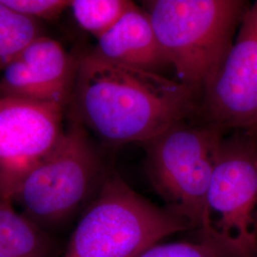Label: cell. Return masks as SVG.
Segmentation results:
<instances>
[{"instance_id":"6da1fadb","label":"cell","mask_w":257,"mask_h":257,"mask_svg":"<svg viewBox=\"0 0 257 257\" xmlns=\"http://www.w3.org/2000/svg\"><path fill=\"white\" fill-rule=\"evenodd\" d=\"M198 103V93L177 80L112 63L90 51L78 56L65 114L107 144H144L199 112Z\"/></svg>"},{"instance_id":"7a4b0ae2","label":"cell","mask_w":257,"mask_h":257,"mask_svg":"<svg viewBox=\"0 0 257 257\" xmlns=\"http://www.w3.org/2000/svg\"><path fill=\"white\" fill-rule=\"evenodd\" d=\"M249 3L151 0L144 8L177 81L202 95L229 55Z\"/></svg>"},{"instance_id":"3957f363","label":"cell","mask_w":257,"mask_h":257,"mask_svg":"<svg viewBox=\"0 0 257 257\" xmlns=\"http://www.w3.org/2000/svg\"><path fill=\"white\" fill-rule=\"evenodd\" d=\"M191 225L167 208L108 175L87 206L63 257H138L160 240Z\"/></svg>"},{"instance_id":"277c9868","label":"cell","mask_w":257,"mask_h":257,"mask_svg":"<svg viewBox=\"0 0 257 257\" xmlns=\"http://www.w3.org/2000/svg\"><path fill=\"white\" fill-rule=\"evenodd\" d=\"M199 241L229 257H257V135L235 131L221 140Z\"/></svg>"},{"instance_id":"5b68a950","label":"cell","mask_w":257,"mask_h":257,"mask_svg":"<svg viewBox=\"0 0 257 257\" xmlns=\"http://www.w3.org/2000/svg\"><path fill=\"white\" fill-rule=\"evenodd\" d=\"M107 176L89 132L69 122L58 144L23 178L12 201L45 230L91 202Z\"/></svg>"},{"instance_id":"8992f818","label":"cell","mask_w":257,"mask_h":257,"mask_svg":"<svg viewBox=\"0 0 257 257\" xmlns=\"http://www.w3.org/2000/svg\"><path fill=\"white\" fill-rule=\"evenodd\" d=\"M224 131L182 121L144 143L146 171L166 208L201 230L212 169Z\"/></svg>"},{"instance_id":"52a82bcc","label":"cell","mask_w":257,"mask_h":257,"mask_svg":"<svg viewBox=\"0 0 257 257\" xmlns=\"http://www.w3.org/2000/svg\"><path fill=\"white\" fill-rule=\"evenodd\" d=\"M64 108L0 96V193L12 200L20 182L64 135Z\"/></svg>"},{"instance_id":"ba28073f","label":"cell","mask_w":257,"mask_h":257,"mask_svg":"<svg viewBox=\"0 0 257 257\" xmlns=\"http://www.w3.org/2000/svg\"><path fill=\"white\" fill-rule=\"evenodd\" d=\"M224 63L201 95L204 122L225 133L257 128V1L250 4Z\"/></svg>"},{"instance_id":"9c48e42d","label":"cell","mask_w":257,"mask_h":257,"mask_svg":"<svg viewBox=\"0 0 257 257\" xmlns=\"http://www.w3.org/2000/svg\"><path fill=\"white\" fill-rule=\"evenodd\" d=\"M78 57L47 36L26 47L0 77V96L58 105L66 110L74 90Z\"/></svg>"},{"instance_id":"30bf717a","label":"cell","mask_w":257,"mask_h":257,"mask_svg":"<svg viewBox=\"0 0 257 257\" xmlns=\"http://www.w3.org/2000/svg\"><path fill=\"white\" fill-rule=\"evenodd\" d=\"M91 52L112 63L155 74L172 67L149 15L138 5L98 39Z\"/></svg>"},{"instance_id":"8fae6325","label":"cell","mask_w":257,"mask_h":257,"mask_svg":"<svg viewBox=\"0 0 257 257\" xmlns=\"http://www.w3.org/2000/svg\"><path fill=\"white\" fill-rule=\"evenodd\" d=\"M54 241L45 230L15 210L0 193V257H52Z\"/></svg>"},{"instance_id":"7c38bea8","label":"cell","mask_w":257,"mask_h":257,"mask_svg":"<svg viewBox=\"0 0 257 257\" xmlns=\"http://www.w3.org/2000/svg\"><path fill=\"white\" fill-rule=\"evenodd\" d=\"M42 36L45 35L41 22L11 9L0 0V71Z\"/></svg>"},{"instance_id":"4fadbf2b","label":"cell","mask_w":257,"mask_h":257,"mask_svg":"<svg viewBox=\"0 0 257 257\" xmlns=\"http://www.w3.org/2000/svg\"><path fill=\"white\" fill-rule=\"evenodd\" d=\"M136 5L128 0H73L70 9L76 23L98 40Z\"/></svg>"},{"instance_id":"5bb4252c","label":"cell","mask_w":257,"mask_h":257,"mask_svg":"<svg viewBox=\"0 0 257 257\" xmlns=\"http://www.w3.org/2000/svg\"><path fill=\"white\" fill-rule=\"evenodd\" d=\"M11 9L37 21H53L70 8L67 0H2Z\"/></svg>"},{"instance_id":"9a60e30c","label":"cell","mask_w":257,"mask_h":257,"mask_svg":"<svg viewBox=\"0 0 257 257\" xmlns=\"http://www.w3.org/2000/svg\"><path fill=\"white\" fill-rule=\"evenodd\" d=\"M138 257H229L207 243L175 242L156 244Z\"/></svg>"},{"instance_id":"2e32d148","label":"cell","mask_w":257,"mask_h":257,"mask_svg":"<svg viewBox=\"0 0 257 257\" xmlns=\"http://www.w3.org/2000/svg\"><path fill=\"white\" fill-rule=\"evenodd\" d=\"M253 132H254V133H255V134L257 135V128H255V130H253Z\"/></svg>"}]
</instances>
